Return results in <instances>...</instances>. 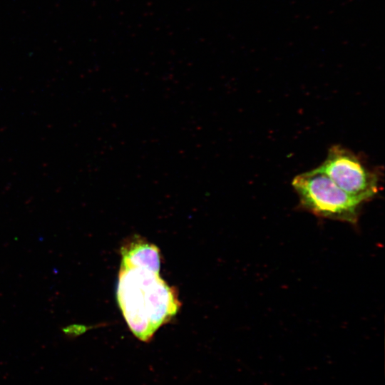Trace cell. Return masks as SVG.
<instances>
[{
	"mask_svg": "<svg viewBox=\"0 0 385 385\" xmlns=\"http://www.w3.org/2000/svg\"><path fill=\"white\" fill-rule=\"evenodd\" d=\"M160 268L120 264L118 273V306L130 331L144 342H149L180 307L177 290L160 277Z\"/></svg>",
	"mask_w": 385,
	"mask_h": 385,
	"instance_id": "cell-1",
	"label": "cell"
},
{
	"mask_svg": "<svg viewBox=\"0 0 385 385\" xmlns=\"http://www.w3.org/2000/svg\"><path fill=\"white\" fill-rule=\"evenodd\" d=\"M292 185L301 205L318 216L355 224L360 205L319 168L297 175Z\"/></svg>",
	"mask_w": 385,
	"mask_h": 385,
	"instance_id": "cell-2",
	"label": "cell"
},
{
	"mask_svg": "<svg viewBox=\"0 0 385 385\" xmlns=\"http://www.w3.org/2000/svg\"><path fill=\"white\" fill-rule=\"evenodd\" d=\"M347 194L361 202L371 199L378 192L379 176L352 151L333 145L319 167Z\"/></svg>",
	"mask_w": 385,
	"mask_h": 385,
	"instance_id": "cell-3",
	"label": "cell"
}]
</instances>
